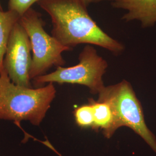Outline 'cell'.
<instances>
[{"label":"cell","instance_id":"obj_1","mask_svg":"<svg viewBox=\"0 0 156 156\" xmlns=\"http://www.w3.org/2000/svg\"><path fill=\"white\" fill-rule=\"evenodd\" d=\"M38 5L50 16L52 36L71 48L79 44L96 45L118 55L121 42L102 30L90 16L81 0H40Z\"/></svg>","mask_w":156,"mask_h":156},{"label":"cell","instance_id":"obj_2","mask_svg":"<svg viewBox=\"0 0 156 156\" xmlns=\"http://www.w3.org/2000/svg\"><path fill=\"white\" fill-rule=\"evenodd\" d=\"M53 83L33 89L13 83L5 69L0 74V120L28 121L38 126L55 99Z\"/></svg>","mask_w":156,"mask_h":156},{"label":"cell","instance_id":"obj_3","mask_svg":"<svg viewBox=\"0 0 156 156\" xmlns=\"http://www.w3.org/2000/svg\"><path fill=\"white\" fill-rule=\"evenodd\" d=\"M98 101L105 102L111 108L113 120L111 126L102 132L110 139L117 129L131 128L140 136L156 153V138L145 122L142 106L131 84L126 80L105 86L98 94Z\"/></svg>","mask_w":156,"mask_h":156},{"label":"cell","instance_id":"obj_4","mask_svg":"<svg viewBox=\"0 0 156 156\" xmlns=\"http://www.w3.org/2000/svg\"><path fill=\"white\" fill-rule=\"evenodd\" d=\"M19 22L27 34L31 46V80L45 75L53 66L65 64L62 53L73 49L62 45L45 31L44 22L37 12L30 8L21 16Z\"/></svg>","mask_w":156,"mask_h":156},{"label":"cell","instance_id":"obj_5","mask_svg":"<svg viewBox=\"0 0 156 156\" xmlns=\"http://www.w3.org/2000/svg\"><path fill=\"white\" fill-rule=\"evenodd\" d=\"M79 61L75 66H59L53 73L34 78V85L47 83L76 84L89 87L91 94H98L105 87L103 76L108 67V62L91 45L84 48L79 54Z\"/></svg>","mask_w":156,"mask_h":156},{"label":"cell","instance_id":"obj_6","mask_svg":"<svg viewBox=\"0 0 156 156\" xmlns=\"http://www.w3.org/2000/svg\"><path fill=\"white\" fill-rule=\"evenodd\" d=\"M28 35L19 21L15 24L8 41L4 67L13 83L31 88L30 77L32 62Z\"/></svg>","mask_w":156,"mask_h":156},{"label":"cell","instance_id":"obj_7","mask_svg":"<svg viewBox=\"0 0 156 156\" xmlns=\"http://www.w3.org/2000/svg\"><path fill=\"white\" fill-rule=\"evenodd\" d=\"M112 4L126 11L122 19L126 22L136 20L144 28L156 24V0H116Z\"/></svg>","mask_w":156,"mask_h":156},{"label":"cell","instance_id":"obj_8","mask_svg":"<svg viewBox=\"0 0 156 156\" xmlns=\"http://www.w3.org/2000/svg\"><path fill=\"white\" fill-rule=\"evenodd\" d=\"M21 16L16 12L0 10V74L4 69V60L8 41L14 26Z\"/></svg>","mask_w":156,"mask_h":156},{"label":"cell","instance_id":"obj_9","mask_svg":"<svg viewBox=\"0 0 156 156\" xmlns=\"http://www.w3.org/2000/svg\"><path fill=\"white\" fill-rule=\"evenodd\" d=\"M89 104L93 109L94 124L92 129L96 131L102 129V132L111 126L113 120V114L110 106L105 102L89 98Z\"/></svg>","mask_w":156,"mask_h":156},{"label":"cell","instance_id":"obj_10","mask_svg":"<svg viewBox=\"0 0 156 156\" xmlns=\"http://www.w3.org/2000/svg\"><path fill=\"white\" fill-rule=\"evenodd\" d=\"M76 123L82 128H92L94 124L93 109L90 104L78 106L73 111Z\"/></svg>","mask_w":156,"mask_h":156},{"label":"cell","instance_id":"obj_11","mask_svg":"<svg viewBox=\"0 0 156 156\" xmlns=\"http://www.w3.org/2000/svg\"><path fill=\"white\" fill-rule=\"evenodd\" d=\"M40 0H9L8 9L16 12L20 16Z\"/></svg>","mask_w":156,"mask_h":156},{"label":"cell","instance_id":"obj_12","mask_svg":"<svg viewBox=\"0 0 156 156\" xmlns=\"http://www.w3.org/2000/svg\"><path fill=\"white\" fill-rule=\"evenodd\" d=\"M112 1L113 2L115 1L116 0H81V1L87 7V6L89 5L90 4H91L92 3H96V2H101V1Z\"/></svg>","mask_w":156,"mask_h":156},{"label":"cell","instance_id":"obj_13","mask_svg":"<svg viewBox=\"0 0 156 156\" xmlns=\"http://www.w3.org/2000/svg\"><path fill=\"white\" fill-rule=\"evenodd\" d=\"M0 10H2V5H1V2H0Z\"/></svg>","mask_w":156,"mask_h":156}]
</instances>
